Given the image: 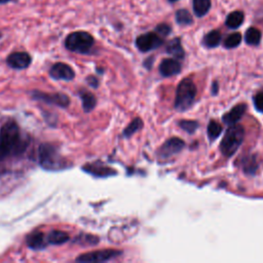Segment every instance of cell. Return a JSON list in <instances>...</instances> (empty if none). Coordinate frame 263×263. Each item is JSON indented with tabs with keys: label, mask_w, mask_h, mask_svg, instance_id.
Returning a JSON list of instances; mask_svg holds the SVG:
<instances>
[{
	"label": "cell",
	"mask_w": 263,
	"mask_h": 263,
	"mask_svg": "<svg viewBox=\"0 0 263 263\" xmlns=\"http://www.w3.org/2000/svg\"><path fill=\"white\" fill-rule=\"evenodd\" d=\"M29 144L20 130L18 125L10 120L5 122L0 129V160L11 155L22 154Z\"/></svg>",
	"instance_id": "6da1fadb"
},
{
	"label": "cell",
	"mask_w": 263,
	"mask_h": 263,
	"mask_svg": "<svg viewBox=\"0 0 263 263\" xmlns=\"http://www.w3.org/2000/svg\"><path fill=\"white\" fill-rule=\"evenodd\" d=\"M39 164L48 171H60L67 167V160L61 155L59 149L49 143H43L38 149Z\"/></svg>",
	"instance_id": "7a4b0ae2"
},
{
	"label": "cell",
	"mask_w": 263,
	"mask_h": 263,
	"mask_svg": "<svg viewBox=\"0 0 263 263\" xmlns=\"http://www.w3.org/2000/svg\"><path fill=\"white\" fill-rule=\"evenodd\" d=\"M243 127L239 124H232L226 130V134L220 144L221 152L223 153V155L226 157L232 156L241 145L243 141Z\"/></svg>",
	"instance_id": "3957f363"
},
{
	"label": "cell",
	"mask_w": 263,
	"mask_h": 263,
	"mask_svg": "<svg viewBox=\"0 0 263 263\" xmlns=\"http://www.w3.org/2000/svg\"><path fill=\"white\" fill-rule=\"evenodd\" d=\"M196 97V86L194 82L189 79H183L176 91L175 99V108L179 111H185L191 107Z\"/></svg>",
	"instance_id": "277c9868"
},
{
	"label": "cell",
	"mask_w": 263,
	"mask_h": 263,
	"mask_svg": "<svg viewBox=\"0 0 263 263\" xmlns=\"http://www.w3.org/2000/svg\"><path fill=\"white\" fill-rule=\"evenodd\" d=\"M93 42L95 40L89 33L84 31H76L66 37L65 46L70 51L86 53L92 47Z\"/></svg>",
	"instance_id": "5b68a950"
},
{
	"label": "cell",
	"mask_w": 263,
	"mask_h": 263,
	"mask_svg": "<svg viewBox=\"0 0 263 263\" xmlns=\"http://www.w3.org/2000/svg\"><path fill=\"white\" fill-rule=\"evenodd\" d=\"M31 95L34 100H38L43 103L54 105L61 108H67L70 104L69 97L62 92H44L40 90H33Z\"/></svg>",
	"instance_id": "8992f818"
},
{
	"label": "cell",
	"mask_w": 263,
	"mask_h": 263,
	"mask_svg": "<svg viewBox=\"0 0 263 263\" xmlns=\"http://www.w3.org/2000/svg\"><path fill=\"white\" fill-rule=\"evenodd\" d=\"M121 254L120 251L107 249V250H98L88 253L81 254L76 258L77 262L81 263H95V262H105L109 261Z\"/></svg>",
	"instance_id": "52a82bcc"
},
{
	"label": "cell",
	"mask_w": 263,
	"mask_h": 263,
	"mask_svg": "<svg viewBox=\"0 0 263 263\" xmlns=\"http://www.w3.org/2000/svg\"><path fill=\"white\" fill-rule=\"evenodd\" d=\"M162 43L160 36L156 33H146L140 35L136 40V45L141 51H149L151 49L157 48Z\"/></svg>",
	"instance_id": "ba28073f"
},
{
	"label": "cell",
	"mask_w": 263,
	"mask_h": 263,
	"mask_svg": "<svg viewBox=\"0 0 263 263\" xmlns=\"http://www.w3.org/2000/svg\"><path fill=\"white\" fill-rule=\"evenodd\" d=\"M32 62L31 55L26 51H15L10 53L6 59V64L15 70H23L30 66Z\"/></svg>",
	"instance_id": "9c48e42d"
},
{
	"label": "cell",
	"mask_w": 263,
	"mask_h": 263,
	"mask_svg": "<svg viewBox=\"0 0 263 263\" xmlns=\"http://www.w3.org/2000/svg\"><path fill=\"white\" fill-rule=\"evenodd\" d=\"M49 76L55 80L70 81L75 77V72L68 64L59 62L51 66L49 70Z\"/></svg>",
	"instance_id": "30bf717a"
},
{
	"label": "cell",
	"mask_w": 263,
	"mask_h": 263,
	"mask_svg": "<svg viewBox=\"0 0 263 263\" xmlns=\"http://www.w3.org/2000/svg\"><path fill=\"white\" fill-rule=\"evenodd\" d=\"M184 146H185V143L181 139L171 138L160 147L159 154L161 157H170L173 154L180 152Z\"/></svg>",
	"instance_id": "8fae6325"
},
{
	"label": "cell",
	"mask_w": 263,
	"mask_h": 263,
	"mask_svg": "<svg viewBox=\"0 0 263 263\" xmlns=\"http://www.w3.org/2000/svg\"><path fill=\"white\" fill-rule=\"evenodd\" d=\"M180 71H181V65L175 59H164L161 61L159 65V72L164 77L176 75Z\"/></svg>",
	"instance_id": "7c38bea8"
},
{
	"label": "cell",
	"mask_w": 263,
	"mask_h": 263,
	"mask_svg": "<svg viewBox=\"0 0 263 263\" xmlns=\"http://www.w3.org/2000/svg\"><path fill=\"white\" fill-rule=\"evenodd\" d=\"M26 243L32 250H41L46 247L47 240L43 232L34 231L26 237Z\"/></svg>",
	"instance_id": "4fadbf2b"
},
{
	"label": "cell",
	"mask_w": 263,
	"mask_h": 263,
	"mask_svg": "<svg viewBox=\"0 0 263 263\" xmlns=\"http://www.w3.org/2000/svg\"><path fill=\"white\" fill-rule=\"evenodd\" d=\"M247 110V105L246 104H238L234 106L229 112L224 114L223 116V121L227 124H235L245 114Z\"/></svg>",
	"instance_id": "5bb4252c"
},
{
	"label": "cell",
	"mask_w": 263,
	"mask_h": 263,
	"mask_svg": "<svg viewBox=\"0 0 263 263\" xmlns=\"http://www.w3.org/2000/svg\"><path fill=\"white\" fill-rule=\"evenodd\" d=\"M83 170L89 174L97 176V177H107V176L114 175L116 173L111 167L105 166L103 164H97V163H91V164L89 163L86 166H84Z\"/></svg>",
	"instance_id": "9a60e30c"
},
{
	"label": "cell",
	"mask_w": 263,
	"mask_h": 263,
	"mask_svg": "<svg viewBox=\"0 0 263 263\" xmlns=\"http://www.w3.org/2000/svg\"><path fill=\"white\" fill-rule=\"evenodd\" d=\"M69 239H70L69 234L62 230H51L46 236L47 243L54 245V246L63 245L66 241H68Z\"/></svg>",
	"instance_id": "2e32d148"
},
{
	"label": "cell",
	"mask_w": 263,
	"mask_h": 263,
	"mask_svg": "<svg viewBox=\"0 0 263 263\" xmlns=\"http://www.w3.org/2000/svg\"><path fill=\"white\" fill-rule=\"evenodd\" d=\"M79 96H80V99H81V102H82L83 110L85 112L91 111L95 108L96 104H97L96 97L91 92L86 91V90H80Z\"/></svg>",
	"instance_id": "e0dca14e"
},
{
	"label": "cell",
	"mask_w": 263,
	"mask_h": 263,
	"mask_svg": "<svg viewBox=\"0 0 263 263\" xmlns=\"http://www.w3.org/2000/svg\"><path fill=\"white\" fill-rule=\"evenodd\" d=\"M243 18H245L243 12L238 11V10L232 11L227 15L225 24L227 27H229L231 29H235V28H238L242 24Z\"/></svg>",
	"instance_id": "ac0fdd59"
},
{
	"label": "cell",
	"mask_w": 263,
	"mask_h": 263,
	"mask_svg": "<svg viewBox=\"0 0 263 263\" xmlns=\"http://www.w3.org/2000/svg\"><path fill=\"white\" fill-rule=\"evenodd\" d=\"M166 51L177 59H182L184 57V50L182 48L179 38H175L168 42L166 46Z\"/></svg>",
	"instance_id": "d6986e66"
},
{
	"label": "cell",
	"mask_w": 263,
	"mask_h": 263,
	"mask_svg": "<svg viewBox=\"0 0 263 263\" xmlns=\"http://www.w3.org/2000/svg\"><path fill=\"white\" fill-rule=\"evenodd\" d=\"M192 7L197 16H203L211 8V0H192Z\"/></svg>",
	"instance_id": "ffe728a7"
},
{
	"label": "cell",
	"mask_w": 263,
	"mask_h": 263,
	"mask_svg": "<svg viewBox=\"0 0 263 263\" xmlns=\"http://www.w3.org/2000/svg\"><path fill=\"white\" fill-rule=\"evenodd\" d=\"M245 40L250 45H258L261 41V32L256 28H249L246 31Z\"/></svg>",
	"instance_id": "44dd1931"
},
{
	"label": "cell",
	"mask_w": 263,
	"mask_h": 263,
	"mask_svg": "<svg viewBox=\"0 0 263 263\" xmlns=\"http://www.w3.org/2000/svg\"><path fill=\"white\" fill-rule=\"evenodd\" d=\"M221 41V33L218 30H213L203 38V43L208 47H216Z\"/></svg>",
	"instance_id": "7402d4cb"
},
{
	"label": "cell",
	"mask_w": 263,
	"mask_h": 263,
	"mask_svg": "<svg viewBox=\"0 0 263 263\" xmlns=\"http://www.w3.org/2000/svg\"><path fill=\"white\" fill-rule=\"evenodd\" d=\"M73 242L80 245V246H92V245H97L99 242V238L91 234L81 233L74 238Z\"/></svg>",
	"instance_id": "603a6c76"
},
{
	"label": "cell",
	"mask_w": 263,
	"mask_h": 263,
	"mask_svg": "<svg viewBox=\"0 0 263 263\" xmlns=\"http://www.w3.org/2000/svg\"><path fill=\"white\" fill-rule=\"evenodd\" d=\"M242 168L247 174H255L258 168V161L255 155L247 156L242 161Z\"/></svg>",
	"instance_id": "cb8c5ba5"
},
{
	"label": "cell",
	"mask_w": 263,
	"mask_h": 263,
	"mask_svg": "<svg viewBox=\"0 0 263 263\" xmlns=\"http://www.w3.org/2000/svg\"><path fill=\"white\" fill-rule=\"evenodd\" d=\"M192 15L186 9H179L176 12V22L181 26H187L192 23Z\"/></svg>",
	"instance_id": "d4e9b609"
},
{
	"label": "cell",
	"mask_w": 263,
	"mask_h": 263,
	"mask_svg": "<svg viewBox=\"0 0 263 263\" xmlns=\"http://www.w3.org/2000/svg\"><path fill=\"white\" fill-rule=\"evenodd\" d=\"M222 132V125L215 120H211L208 124V136L211 140H215Z\"/></svg>",
	"instance_id": "484cf974"
},
{
	"label": "cell",
	"mask_w": 263,
	"mask_h": 263,
	"mask_svg": "<svg viewBox=\"0 0 263 263\" xmlns=\"http://www.w3.org/2000/svg\"><path fill=\"white\" fill-rule=\"evenodd\" d=\"M241 42V35L239 33H232L224 41V46L226 48H234Z\"/></svg>",
	"instance_id": "4316f807"
},
{
	"label": "cell",
	"mask_w": 263,
	"mask_h": 263,
	"mask_svg": "<svg viewBox=\"0 0 263 263\" xmlns=\"http://www.w3.org/2000/svg\"><path fill=\"white\" fill-rule=\"evenodd\" d=\"M141 127H142V120L140 118H136L124 128L123 136L124 137H130L136 132H138Z\"/></svg>",
	"instance_id": "83f0119b"
},
{
	"label": "cell",
	"mask_w": 263,
	"mask_h": 263,
	"mask_svg": "<svg viewBox=\"0 0 263 263\" xmlns=\"http://www.w3.org/2000/svg\"><path fill=\"white\" fill-rule=\"evenodd\" d=\"M180 127L184 130H186L187 133L189 134H192L195 132V129L197 128L198 124L196 121H193V120H181L180 123H179Z\"/></svg>",
	"instance_id": "f1b7e54d"
},
{
	"label": "cell",
	"mask_w": 263,
	"mask_h": 263,
	"mask_svg": "<svg viewBox=\"0 0 263 263\" xmlns=\"http://www.w3.org/2000/svg\"><path fill=\"white\" fill-rule=\"evenodd\" d=\"M254 105L258 111L263 112V92H258L254 97Z\"/></svg>",
	"instance_id": "f546056e"
},
{
	"label": "cell",
	"mask_w": 263,
	"mask_h": 263,
	"mask_svg": "<svg viewBox=\"0 0 263 263\" xmlns=\"http://www.w3.org/2000/svg\"><path fill=\"white\" fill-rule=\"evenodd\" d=\"M156 32L159 36H166L171 32V28L165 24H161L156 27Z\"/></svg>",
	"instance_id": "4dcf8cb0"
},
{
	"label": "cell",
	"mask_w": 263,
	"mask_h": 263,
	"mask_svg": "<svg viewBox=\"0 0 263 263\" xmlns=\"http://www.w3.org/2000/svg\"><path fill=\"white\" fill-rule=\"evenodd\" d=\"M86 80H87L88 84H89L90 86H92V87H97V86H98V84H99L98 79H97L95 76H88Z\"/></svg>",
	"instance_id": "1f68e13d"
},
{
	"label": "cell",
	"mask_w": 263,
	"mask_h": 263,
	"mask_svg": "<svg viewBox=\"0 0 263 263\" xmlns=\"http://www.w3.org/2000/svg\"><path fill=\"white\" fill-rule=\"evenodd\" d=\"M8 0H0V3H5V2H7Z\"/></svg>",
	"instance_id": "d6a6232c"
},
{
	"label": "cell",
	"mask_w": 263,
	"mask_h": 263,
	"mask_svg": "<svg viewBox=\"0 0 263 263\" xmlns=\"http://www.w3.org/2000/svg\"><path fill=\"white\" fill-rule=\"evenodd\" d=\"M175 1H177V0H170V2H175Z\"/></svg>",
	"instance_id": "836d02e7"
},
{
	"label": "cell",
	"mask_w": 263,
	"mask_h": 263,
	"mask_svg": "<svg viewBox=\"0 0 263 263\" xmlns=\"http://www.w3.org/2000/svg\"><path fill=\"white\" fill-rule=\"evenodd\" d=\"M0 38H1V33H0Z\"/></svg>",
	"instance_id": "e575fe53"
}]
</instances>
